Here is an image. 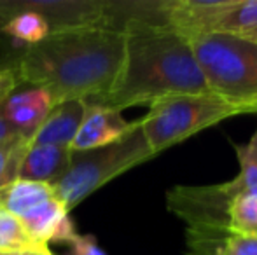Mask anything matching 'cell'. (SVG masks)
<instances>
[{
    "label": "cell",
    "instance_id": "cell-17",
    "mask_svg": "<svg viewBox=\"0 0 257 255\" xmlns=\"http://www.w3.org/2000/svg\"><path fill=\"white\" fill-rule=\"evenodd\" d=\"M229 231L257 234V197L238 194L229 208Z\"/></svg>",
    "mask_w": 257,
    "mask_h": 255
},
{
    "label": "cell",
    "instance_id": "cell-25",
    "mask_svg": "<svg viewBox=\"0 0 257 255\" xmlns=\"http://www.w3.org/2000/svg\"><path fill=\"white\" fill-rule=\"evenodd\" d=\"M0 255H13V253H0Z\"/></svg>",
    "mask_w": 257,
    "mask_h": 255
},
{
    "label": "cell",
    "instance_id": "cell-6",
    "mask_svg": "<svg viewBox=\"0 0 257 255\" xmlns=\"http://www.w3.org/2000/svg\"><path fill=\"white\" fill-rule=\"evenodd\" d=\"M243 194L238 178L212 185H175L166 192V206L187 229H229V208Z\"/></svg>",
    "mask_w": 257,
    "mask_h": 255
},
{
    "label": "cell",
    "instance_id": "cell-13",
    "mask_svg": "<svg viewBox=\"0 0 257 255\" xmlns=\"http://www.w3.org/2000/svg\"><path fill=\"white\" fill-rule=\"evenodd\" d=\"M53 197L56 196H54V191L49 184L16 180L14 184L0 189V206L6 213L21 218L28 211L37 208L39 204L46 203Z\"/></svg>",
    "mask_w": 257,
    "mask_h": 255
},
{
    "label": "cell",
    "instance_id": "cell-8",
    "mask_svg": "<svg viewBox=\"0 0 257 255\" xmlns=\"http://www.w3.org/2000/svg\"><path fill=\"white\" fill-rule=\"evenodd\" d=\"M53 107L54 102L46 89L32 88L21 93H11L0 105V112L21 138L32 142Z\"/></svg>",
    "mask_w": 257,
    "mask_h": 255
},
{
    "label": "cell",
    "instance_id": "cell-21",
    "mask_svg": "<svg viewBox=\"0 0 257 255\" xmlns=\"http://www.w3.org/2000/svg\"><path fill=\"white\" fill-rule=\"evenodd\" d=\"M16 86H18V79L11 68L0 70V105H2L4 100L16 89Z\"/></svg>",
    "mask_w": 257,
    "mask_h": 255
},
{
    "label": "cell",
    "instance_id": "cell-18",
    "mask_svg": "<svg viewBox=\"0 0 257 255\" xmlns=\"http://www.w3.org/2000/svg\"><path fill=\"white\" fill-rule=\"evenodd\" d=\"M30 143L32 142L21 138L0 143V189L18 180L21 161H23Z\"/></svg>",
    "mask_w": 257,
    "mask_h": 255
},
{
    "label": "cell",
    "instance_id": "cell-3",
    "mask_svg": "<svg viewBox=\"0 0 257 255\" xmlns=\"http://www.w3.org/2000/svg\"><path fill=\"white\" fill-rule=\"evenodd\" d=\"M208 89L240 114H257V44L234 34L189 42Z\"/></svg>",
    "mask_w": 257,
    "mask_h": 255
},
{
    "label": "cell",
    "instance_id": "cell-10",
    "mask_svg": "<svg viewBox=\"0 0 257 255\" xmlns=\"http://www.w3.org/2000/svg\"><path fill=\"white\" fill-rule=\"evenodd\" d=\"M27 234L37 245L48 246L49 241H70L77 232L68 211L56 197L39 204L20 218Z\"/></svg>",
    "mask_w": 257,
    "mask_h": 255
},
{
    "label": "cell",
    "instance_id": "cell-26",
    "mask_svg": "<svg viewBox=\"0 0 257 255\" xmlns=\"http://www.w3.org/2000/svg\"><path fill=\"white\" fill-rule=\"evenodd\" d=\"M2 211H4V210H2V206H0V213H2Z\"/></svg>",
    "mask_w": 257,
    "mask_h": 255
},
{
    "label": "cell",
    "instance_id": "cell-19",
    "mask_svg": "<svg viewBox=\"0 0 257 255\" xmlns=\"http://www.w3.org/2000/svg\"><path fill=\"white\" fill-rule=\"evenodd\" d=\"M220 255H257V234H240L229 231Z\"/></svg>",
    "mask_w": 257,
    "mask_h": 255
},
{
    "label": "cell",
    "instance_id": "cell-9",
    "mask_svg": "<svg viewBox=\"0 0 257 255\" xmlns=\"http://www.w3.org/2000/svg\"><path fill=\"white\" fill-rule=\"evenodd\" d=\"M133 126L135 123H128L119 110L102 105H88L81 128L70 143V150H91L114 143L132 131Z\"/></svg>",
    "mask_w": 257,
    "mask_h": 255
},
{
    "label": "cell",
    "instance_id": "cell-5",
    "mask_svg": "<svg viewBox=\"0 0 257 255\" xmlns=\"http://www.w3.org/2000/svg\"><path fill=\"white\" fill-rule=\"evenodd\" d=\"M234 116L241 114L213 93H203L159 100L139 121L151 152L158 156L168 147Z\"/></svg>",
    "mask_w": 257,
    "mask_h": 255
},
{
    "label": "cell",
    "instance_id": "cell-11",
    "mask_svg": "<svg viewBox=\"0 0 257 255\" xmlns=\"http://www.w3.org/2000/svg\"><path fill=\"white\" fill-rule=\"evenodd\" d=\"M88 110V103L82 100H61L54 103L51 112L35 133L34 145H56L70 149L81 123Z\"/></svg>",
    "mask_w": 257,
    "mask_h": 255
},
{
    "label": "cell",
    "instance_id": "cell-2",
    "mask_svg": "<svg viewBox=\"0 0 257 255\" xmlns=\"http://www.w3.org/2000/svg\"><path fill=\"white\" fill-rule=\"evenodd\" d=\"M121 75L102 107L124 110L179 95L212 93L191 44L158 18H130Z\"/></svg>",
    "mask_w": 257,
    "mask_h": 255
},
{
    "label": "cell",
    "instance_id": "cell-1",
    "mask_svg": "<svg viewBox=\"0 0 257 255\" xmlns=\"http://www.w3.org/2000/svg\"><path fill=\"white\" fill-rule=\"evenodd\" d=\"M124 62V30L117 25H79L51 30L42 41L27 46L14 72L51 95L53 102L82 100L102 105L112 93Z\"/></svg>",
    "mask_w": 257,
    "mask_h": 255
},
{
    "label": "cell",
    "instance_id": "cell-12",
    "mask_svg": "<svg viewBox=\"0 0 257 255\" xmlns=\"http://www.w3.org/2000/svg\"><path fill=\"white\" fill-rule=\"evenodd\" d=\"M68 161H70V149L67 147L30 143L23 161H21L18 180H30L53 185L65 173Z\"/></svg>",
    "mask_w": 257,
    "mask_h": 255
},
{
    "label": "cell",
    "instance_id": "cell-7",
    "mask_svg": "<svg viewBox=\"0 0 257 255\" xmlns=\"http://www.w3.org/2000/svg\"><path fill=\"white\" fill-rule=\"evenodd\" d=\"M236 4V0H166L161 2V18L173 32L193 42L213 34L217 23Z\"/></svg>",
    "mask_w": 257,
    "mask_h": 255
},
{
    "label": "cell",
    "instance_id": "cell-4",
    "mask_svg": "<svg viewBox=\"0 0 257 255\" xmlns=\"http://www.w3.org/2000/svg\"><path fill=\"white\" fill-rule=\"evenodd\" d=\"M151 157L154 156L144 138L140 121H135L132 131L114 143L91 150H70L67 170L51 187L56 199L70 211L112 178Z\"/></svg>",
    "mask_w": 257,
    "mask_h": 255
},
{
    "label": "cell",
    "instance_id": "cell-23",
    "mask_svg": "<svg viewBox=\"0 0 257 255\" xmlns=\"http://www.w3.org/2000/svg\"><path fill=\"white\" fill-rule=\"evenodd\" d=\"M234 35H238V37H241V39H247V41H252L257 44V27L248 28V30H243V32H240V34H234Z\"/></svg>",
    "mask_w": 257,
    "mask_h": 255
},
{
    "label": "cell",
    "instance_id": "cell-22",
    "mask_svg": "<svg viewBox=\"0 0 257 255\" xmlns=\"http://www.w3.org/2000/svg\"><path fill=\"white\" fill-rule=\"evenodd\" d=\"M16 138H21V136L18 135V131L13 128V124H11L9 121L2 116V112H0V143L11 142V140H16Z\"/></svg>",
    "mask_w": 257,
    "mask_h": 255
},
{
    "label": "cell",
    "instance_id": "cell-14",
    "mask_svg": "<svg viewBox=\"0 0 257 255\" xmlns=\"http://www.w3.org/2000/svg\"><path fill=\"white\" fill-rule=\"evenodd\" d=\"M42 248L27 234L20 218L2 211L0 213V253L23 255Z\"/></svg>",
    "mask_w": 257,
    "mask_h": 255
},
{
    "label": "cell",
    "instance_id": "cell-15",
    "mask_svg": "<svg viewBox=\"0 0 257 255\" xmlns=\"http://www.w3.org/2000/svg\"><path fill=\"white\" fill-rule=\"evenodd\" d=\"M240 173L236 175L243 194L257 197V129L245 143H233Z\"/></svg>",
    "mask_w": 257,
    "mask_h": 255
},
{
    "label": "cell",
    "instance_id": "cell-24",
    "mask_svg": "<svg viewBox=\"0 0 257 255\" xmlns=\"http://www.w3.org/2000/svg\"><path fill=\"white\" fill-rule=\"evenodd\" d=\"M23 255H53L49 246H42V248H37L34 252H28V253H23Z\"/></svg>",
    "mask_w": 257,
    "mask_h": 255
},
{
    "label": "cell",
    "instance_id": "cell-20",
    "mask_svg": "<svg viewBox=\"0 0 257 255\" xmlns=\"http://www.w3.org/2000/svg\"><path fill=\"white\" fill-rule=\"evenodd\" d=\"M68 243H70V246H72V255H107L98 245H96L93 236L75 234Z\"/></svg>",
    "mask_w": 257,
    "mask_h": 255
},
{
    "label": "cell",
    "instance_id": "cell-16",
    "mask_svg": "<svg viewBox=\"0 0 257 255\" xmlns=\"http://www.w3.org/2000/svg\"><path fill=\"white\" fill-rule=\"evenodd\" d=\"M257 27V0H236L217 23L213 34H240Z\"/></svg>",
    "mask_w": 257,
    "mask_h": 255
}]
</instances>
